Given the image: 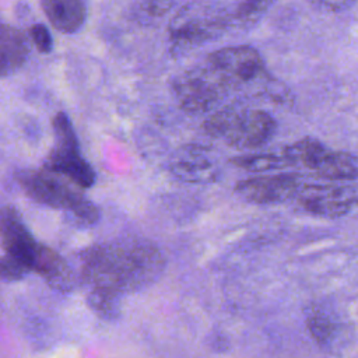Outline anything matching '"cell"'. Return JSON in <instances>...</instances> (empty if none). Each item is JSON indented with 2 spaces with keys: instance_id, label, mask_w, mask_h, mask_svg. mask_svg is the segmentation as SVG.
<instances>
[{
  "instance_id": "3",
  "label": "cell",
  "mask_w": 358,
  "mask_h": 358,
  "mask_svg": "<svg viewBox=\"0 0 358 358\" xmlns=\"http://www.w3.org/2000/svg\"><path fill=\"white\" fill-rule=\"evenodd\" d=\"M232 27L229 10L218 3L196 0L172 18L168 32L173 50H187L218 39Z\"/></svg>"
},
{
  "instance_id": "10",
  "label": "cell",
  "mask_w": 358,
  "mask_h": 358,
  "mask_svg": "<svg viewBox=\"0 0 358 358\" xmlns=\"http://www.w3.org/2000/svg\"><path fill=\"white\" fill-rule=\"evenodd\" d=\"M31 270L38 273L50 288L59 292H70L76 287V275L70 264L46 245L39 243Z\"/></svg>"
},
{
  "instance_id": "20",
  "label": "cell",
  "mask_w": 358,
  "mask_h": 358,
  "mask_svg": "<svg viewBox=\"0 0 358 358\" xmlns=\"http://www.w3.org/2000/svg\"><path fill=\"white\" fill-rule=\"evenodd\" d=\"M29 268L24 266L15 257L6 255L0 256V280L3 281H20L22 280Z\"/></svg>"
},
{
  "instance_id": "22",
  "label": "cell",
  "mask_w": 358,
  "mask_h": 358,
  "mask_svg": "<svg viewBox=\"0 0 358 358\" xmlns=\"http://www.w3.org/2000/svg\"><path fill=\"white\" fill-rule=\"evenodd\" d=\"M175 4V0H143L141 14L147 18H159L166 14Z\"/></svg>"
},
{
  "instance_id": "21",
  "label": "cell",
  "mask_w": 358,
  "mask_h": 358,
  "mask_svg": "<svg viewBox=\"0 0 358 358\" xmlns=\"http://www.w3.org/2000/svg\"><path fill=\"white\" fill-rule=\"evenodd\" d=\"M28 36L41 53L48 55V53L52 52L53 38H52V34H50L49 28L45 24L36 22V24L31 25L29 31H28Z\"/></svg>"
},
{
  "instance_id": "5",
  "label": "cell",
  "mask_w": 358,
  "mask_h": 358,
  "mask_svg": "<svg viewBox=\"0 0 358 358\" xmlns=\"http://www.w3.org/2000/svg\"><path fill=\"white\" fill-rule=\"evenodd\" d=\"M55 144L45 158L43 168L67 178L78 187L88 189L95 182V171L81 155L77 134L70 117L57 112L52 120Z\"/></svg>"
},
{
  "instance_id": "18",
  "label": "cell",
  "mask_w": 358,
  "mask_h": 358,
  "mask_svg": "<svg viewBox=\"0 0 358 358\" xmlns=\"http://www.w3.org/2000/svg\"><path fill=\"white\" fill-rule=\"evenodd\" d=\"M119 298L120 294L115 291L91 288L87 295V305L98 317L103 320H115L119 316Z\"/></svg>"
},
{
  "instance_id": "8",
  "label": "cell",
  "mask_w": 358,
  "mask_h": 358,
  "mask_svg": "<svg viewBox=\"0 0 358 358\" xmlns=\"http://www.w3.org/2000/svg\"><path fill=\"white\" fill-rule=\"evenodd\" d=\"M301 186V176L296 173H273L243 179L236 183L235 192L249 203L267 206L296 197Z\"/></svg>"
},
{
  "instance_id": "14",
  "label": "cell",
  "mask_w": 358,
  "mask_h": 358,
  "mask_svg": "<svg viewBox=\"0 0 358 358\" xmlns=\"http://www.w3.org/2000/svg\"><path fill=\"white\" fill-rule=\"evenodd\" d=\"M173 171L180 179L187 182H211L217 175L214 165L201 151L189 152L187 158L180 159Z\"/></svg>"
},
{
  "instance_id": "1",
  "label": "cell",
  "mask_w": 358,
  "mask_h": 358,
  "mask_svg": "<svg viewBox=\"0 0 358 358\" xmlns=\"http://www.w3.org/2000/svg\"><path fill=\"white\" fill-rule=\"evenodd\" d=\"M165 260L148 241L99 243L81 255V280L90 288H105L117 294L138 291L154 282Z\"/></svg>"
},
{
  "instance_id": "17",
  "label": "cell",
  "mask_w": 358,
  "mask_h": 358,
  "mask_svg": "<svg viewBox=\"0 0 358 358\" xmlns=\"http://www.w3.org/2000/svg\"><path fill=\"white\" fill-rule=\"evenodd\" d=\"M231 162L248 172L262 173L270 171H278L285 168L288 164L284 154H271V152H259V154H243L231 159Z\"/></svg>"
},
{
  "instance_id": "15",
  "label": "cell",
  "mask_w": 358,
  "mask_h": 358,
  "mask_svg": "<svg viewBox=\"0 0 358 358\" xmlns=\"http://www.w3.org/2000/svg\"><path fill=\"white\" fill-rule=\"evenodd\" d=\"M277 0H234L228 8L231 24L236 28H250L257 24Z\"/></svg>"
},
{
  "instance_id": "16",
  "label": "cell",
  "mask_w": 358,
  "mask_h": 358,
  "mask_svg": "<svg viewBox=\"0 0 358 358\" xmlns=\"http://www.w3.org/2000/svg\"><path fill=\"white\" fill-rule=\"evenodd\" d=\"M326 148L322 141L313 137H303L287 145L282 154L289 165H302L303 168L312 169Z\"/></svg>"
},
{
  "instance_id": "9",
  "label": "cell",
  "mask_w": 358,
  "mask_h": 358,
  "mask_svg": "<svg viewBox=\"0 0 358 358\" xmlns=\"http://www.w3.org/2000/svg\"><path fill=\"white\" fill-rule=\"evenodd\" d=\"M0 242L7 255L31 270L39 242L35 241L21 214L13 206L0 207Z\"/></svg>"
},
{
  "instance_id": "2",
  "label": "cell",
  "mask_w": 358,
  "mask_h": 358,
  "mask_svg": "<svg viewBox=\"0 0 358 358\" xmlns=\"http://www.w3.org/2000/svg\"><path fill=\"white\" fill-rule=\"evenodd\" d=\"M204 131L238 150H256L267 144L277 130L275 119L263 109L229 103L214 110L203 123Z\"/></svg>"
},
{
  "instance_id": "11",
  "label": "cell",
  "mask_w": 358,
  "mask_h": 358,
  "mask_svg": "<svg viewBox=\"0 0 358 358\" xmlns=\"http://www.w3.org/2000/svg\"><path fill=\"white\" fill-rule=\"evenodd\" d=\"M49 24L63 34L78 32L87 21V0H41Z\"/></svg>"
},
{
  "instance_id": "7",
  "label": "cell",
  "mask_w": 358,
  "mask_h": 358,
  "mask_svg": "<svg viewBox=\"0 0 358 358\" xmlns=\"http://www.w3.org/2000/svg\"><path fill=\"white\" fill-rule=\"evenodd\" d=\"M296 200L312 215L340 218L358 207V187L334 183H308L301 186Z\"/></svg>"
},
{
  "instance_id": "4",
  "label": "cell",
  "mask_w": 358,
  "mask_h": 358,
  "mask_svg": "<svg viewBox=\"0 0 358 358\" xmlns=\"http://www.w3.org/2000/svg\"><path fill=\"white\" fill-rule=\"evenodd\" d=\"M17 179L29 199L50 208L66 210L81 225H94L99 220L98 207L53 172L28 169L20 172Z\"/></svg>"
},
{
  "instance_id": "23",
  "label": "cell",
  "mask_w": 358,
  "mask_h": 358,
  "mask_svg": "<svg viewBox=\"0 0 358 358\" xmlns=\"http://www.w3.org/2000/svg\"><path fill=\"white\" fill-rule=\"evenodd\" d=\"M312 6L319 10L330 11V13H340L348 10L355 4L357 0H308Z\"/></svg>"
},
{
  "instance_id": "6",
  "label": "cell",
  "mask_w": 358,
  "mask_h": 358,
  "mask_svg": "<svg viewBox=\"0 0 358 358\" xmlns=\"http://www.w3.org/2000/svg\"><path fill=\"white\" fill-rule=\"evenodd\" d=\"M229 92L227 83L206 62L173 80V94L180 108L189 113L213 110Z\"/></svg>"
},
{
  "instance_id": "19",
  "label": "cell",
  "mask_w": 358,
  "mask_h": 358,
  "mask_svg": "<svg viewBox=\"0 0 358 358\" xmlns=\"http://www.w3.org/2000/svg\"><path fill=\"white\" fill-rule=\"evenodd\" d=\"M310 337L320 345L329 344L336 336V323L322 312H313L306 319Z\"/></svg>"
},
{
  "instance_id": "12",
  "label": "cell",
  "mask_w": 358,
  "mask_h": 358,
  "mask_svg": "<svg viewBox=\"0 0 358 358\" xmlns=\"http://www.w3.org/2000/svg\"><path fill=\"white\" fill-rule=\"evenodd\" d=\"M29 55V42L18 28L0 22V78L20 70Z\"/></svg>"
},
{
  "instance_id": "13",
  "label": "cell",
  "mask_w": 358,
  "mask_h": 358,
  "mask_svg": "<svg viewBox=\"0 0 358 358\" xmlns=\"http://www.w3.org/2000/svg\"><path fill=\"white\" fill-rule=\"evenodd\" d=\"M310 171L333 182L355 180L358 179V159L347 151L326 148Z\"/></svg>"
}]
</instances>
